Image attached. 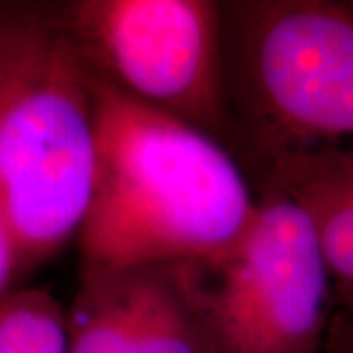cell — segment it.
I'll return each instance as SVG.
<instances>
[{"mask_svg": "<svg viewBox=\"0 0 353 353\" xmlns=\"http://www.w3.org/2000/svg\"><path fill=\"white\" fill-rule=\"evenodd\" d=\"M90 87L97 163L77 236L81 269L189 263L228 252L257 212V190L236 155L92 69Z\"/></svg>", "mask_w": 353, "mask_h": 353, "instance_id": "6da1fadb", "label": "cell"}, {"mask_svg": "<svg viewBox=\"0 0 353 353\" xmlns=\"http://www.w3.org/2000/svg\"><path fill=\"white\" fill-rule=\"evenodd\" d=\"M94 163L90 67L59 4L0 2V210L24 275L79 236Z\"/></svg>", "mask_w": 353, "mask_h": 353, "instance_id": "7a4b0ae2", "label": "cell"}, {"mask_svg": "<svg viewBox=\"0 0 353 353\" xmlns=\"http://www.w3.org/2000/svg\"><path fill=\"white\" fill-rule=\"evenodd\" d=\"M224 55L243 161L353 150V0H224Z\"/></svg>", "mask_w": 353, "mask_h": 353, "instance_id": "3957f363", "label": "cell"}, {"mask_svg": "<svg viewBox=\"0 0 353 353\" xmlns=\"http://www.w3.org/2000/svg\"><path fill=\"white\" fill-rule=\"evenodd\" d=\"M257 212L228 252L176 263L216 353H322L336 314L310 216L275 183H253Z\"/></svg>", "mask_w": 353, "mask_h": 353, "instance_id": "277c9868", "label": "cell"}, {"mask_svg": "<svg viewBox=\"0 0 353 353\" xmlns=\"http://www.w3.org/2000/svg\"><path fill=\"white\" fill-rule=\"evenodd\" d=\"M59 10L90 69L130 99L236 150L218 0H75Z\"/></svg>", "mask_w": 353, "mask_h": 353, "instance_id": "5b68a950", "label": "cell"}, {"mask_svg": "<svg viewBox=\"0 0 353 353\" xmlns=\"http://www.w3.org/2000/svg\"><path fill=\"white\" fill-rule=\"evenodd\" d=\"M67 353H216L176 263L79 269Z\"/></svg>", "mask_w": 353, "mask_h": 353, "instance_id": "8992f818", "label": "cell"}, {"mask_svg": "<svg viewBox=\"0 0 353 353\" xmlns=\"http://www.w3.org/2000/svg\"><path fill=\"white\" fill-rule=\"evenodd\" d=\"M310 216L326 255L336 308L353 312V150L279 155L253 169Z\"/></svg>", "mask_w": 353, "mask_h": 353, "instance_id": "52a82bcc", "label": "cell"}, {"mask_svg": "<svg viewBox=\"0 0 353 353\" xmlns=\"http://www.w3.org/2000/svg\"><path fill=\"white\" fill-rule=\"evenodd\" d=\"M0 353H67V318L48 289H14L0 301Z\"/></svg>", "mask_w": 353, "mask_h": 353, "instance_id": "ba28073f", "label": "cell"}, {"mask_svg": "<svg viewBox=\"0 0 353 353\" xmlns=\"http://www.w3.org/2000/svg\"><path fill=\"white\" fill-rule=\"evenodd\" d=\"M22 263L6 218L0 210V301L14 290L16 281L22 277Z\"/></svg>", "mask_w": 353, "mask_h": 353, "instance_id": "9c48e42d", "label": "cell"}, {"mask_svg": "<svg viewBox=\"0 0 353 353\" xmlns=\"http://www.w3.org/2000/svg\"><path fill=\"white\" fill-rule=\"evenodd\" d=\"M324 353H353V312L336 310L330 322Z\"/></svg>", "mask_w": 353, "mask_h": 353, "instance_id": "30bf717a", "label": "cell"}]
</instances>
